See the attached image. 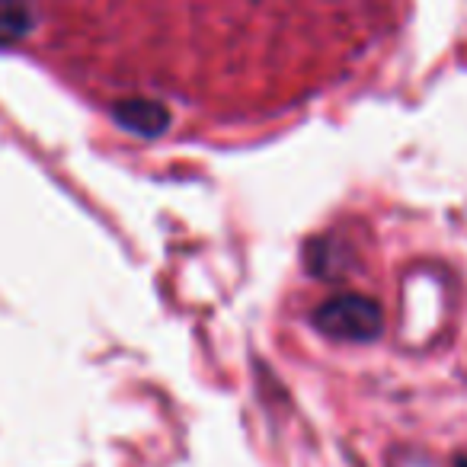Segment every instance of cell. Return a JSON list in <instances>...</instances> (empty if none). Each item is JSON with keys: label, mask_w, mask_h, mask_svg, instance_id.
I'll return each mask as SVG.
<instances>
[{"label": "cell", "mask_w": 467, "mask_h": 467, "mask_svg": "<svg viewBox=\"0 0 467 467\" xmlns=\"http://www.w3.org/2000/svg\"><path fill=\"white\" fill-rule=\"evenodd\" d=\"M454 467H467V461H464V458H458V464H454Z\"/></svg>", "instance_id": "cell-1"}]
</instances>
